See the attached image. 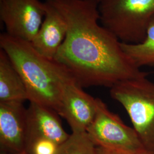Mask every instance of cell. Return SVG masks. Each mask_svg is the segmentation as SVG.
I'll return each mask as SVG.
<instances>
[{"mask_svg":"<svg viewBox=\"0 0 154 154\" xmlns=\"http://www.w3.org/2000/svg\"><path fill=\"white\" fill-rule=\"evenodd\" d=\"M28 100L26 87L4 51L0 50V102Z\"/></svg>","mask_w":154,"mask_h":154,"instance_id":"cell-11","label":"cell"},{"mask_svg":"<svg viewBox=\"0 0 154 154\" xmlns=\"http://www.w3.org/2000/svg\"><path fill=\"white\" fill-rule=\"evenodd\" d=\"M46 14L38 32L30 43L33 49L46 58L54 60L66 38L67 25L64 18L45 0Z\"/></svg>","mask_w":154,"mask_h":154,"instance_id":"cell-9","label":"cell"},{"mask_svg":"<svg viewBox=\"0 0 154 154\" xmlns=\"http://www.w3.org/2000/svg\"><path fill=\"white\" fill-rule=\"evenodd\" d=\"M56 154H97V146L87 132H72L59 145Z\"/></svg>","mask_w":154,"mask_h":154,"instance_id":"cell-13","label":"cell"},{"mask_svg":"<svg viewBox=\"0 0 154 154\" xmlns=\"http://www.w3.org/2000/svg\"><path fill=\"white\" fill-rule=\"evenodd\" d=\"M46 2L40 0H0V18L5 33L31 42L46 14Z\"/></svg>","mask_w":154,"mask_h":154,"instance_id":"cell-6","label":"cell"},{"mask_svg":"<svg viewBox=\"0 0 154 154\" xmlns=\"http://www.w3.org/2000/svg\"><path fill=\"white\" fill-rule=\"evenodd\" d=\"M58 114L49 107L30 102L26 109V140L47 138L59 145L65 142L70 135L64 130Z\"/></svg>","mask_w":154,"mask_h":154,"instance_id":"cell-10","label":"cell"},{"mask_svg":"<svg viewBox=\"0 0 154 154\" xmlns=\"http://www.w3.org/2000/svg\"><path fill=\"white\" fill-rule=\"evenodd\" d=\"M98 11L101 25L121 42L138 44L154 16V0H99Z\"/></svg>","mask_w":154,"mask_h":154,"instance_id":"cell-3","label":"cell"},{"mask_svg":"<svg viewBox=\"0 0 154 154\" xmlns=\"http://www.w3.org/2000/svg\"><path fill=\"white\" fill-rule=\"evenodd\" d=\"M86 132L97 147L123 152L146 150L134 128L126 125L99 98H97L96 114Z\"/></svg>","mask_w":154,"mask_h":154,"instance_id":"cell-5","label":"cell"},{"mask_svg":"<svg viewBox=\"0 0 154 154\" xmlns=\"http://www.w3.org/2000/svg\"><path fill=\"white\" fill-rule=\"evenodd\" d=\"M97 154H154L147 151L146 150L139 151L136 152H123L119 151L111 150L99 147H97Z\"/></svg>","mask_w":154,"mask_h":154,"instance_id":"cell-15","label":"cell"},{"mask_svg":"<svg viewBox=\"0 0 154 154\" xmlns=\"http://www.w3.org/2000/svg\"><path fill=\"white\" fill-rule=\"evenodd\" d=\"M121 47L134 65L139 69L142 66L154 67V16L142 42L138 44L121 42Z\"/></svg>","mask_w":154,"mask_h":154,"instance_id":"cell-12","label":"cell"},{"mask_svg":"<svg viewBox=\"0 0 154 154\" xmlns=\"http://www.w3.org/2000/svg\"><path fill=\"white\" fill-rule=\"evenodd\" d=\"M1 49L8 56L26 87L28 100L57 112L63 85L72 78L60 63L39 54L30 42L3 33Z\"/></svg>","mask_w":154,"mask_h":154,"instance_id":"cell-2","label":"cell"},{"mask_svg":"<svg viewBox=\"0 0 154 154\" xmlns=\"http://www.w3.org/2000/svg\"><path fill=\"white\" fill-rule=\"evenodd\" d=\"M64 18L67 34L54 58L81 87L111 88L147 77L123 51L121 42L100 25L99 0H46Z\"/></svg>","mask_w":154,"mask_h":154,"instance_id":"cell-1","label":"cell"},{"mask_svg":"<svg viewBox=\"0 0 154 154\" xmlns=\"http://www.w3.org/2000/svg\"><path fill=\"white\" fill-rule=\"evenodd\" d=\"M97 110V98L85 93L72 78L66 81L57 113L70 127L72 132H86Z\"/></svg>","mask_w":154,"mask_h":154,"instance_id":"cell-7","label":"cell"},{"mask_svg":"<svg viewBox=\"0 0 154 154\" xmlns=\"http://www.w3.org/2000/svg\"><path fill=\"white\" fill-rule=\"evenodd\" d=\"M58 147V144L47 138H30L25 141V151L28 154H56Z\"/></svg>","mask_w":154,"mask_h":154,"instance_id":"cell-14","label":"cell"},{"mask_svg":"<svg viewBox=\"0 0 154 154\" xmlns=\"http://www.w3.org/2000/svg\"><path fill=\"white\" fill-rule=\"evenodd\" d=\"M110 94L125 109L144 149L154 154V83L146 77L126 80Z\"/></svg>","mask_w":154,"mask_h":154,"instance_id":"cell-4","label":"cell"},{"mask_svg":"<svg viewBox=\"0 0 154 154\" xmlns=\"http://www.w3.org/2000/svg\"><path fill=\"white\" fill-rule=\"evenodd\" d=\"M0 154H28L25 151H23L22 152H20V153H16V154H9V153H2V152H1Z\"/></svg>","mask_w":154,"mask_h":154,"instance_id":"cell-16","label":"cell"},{"mask_svg":"<svg viewBox=\"0 0 154 154\" xmlns=\"http://www.w3.org/2000/svg\"><path fill=\"white\" fill-rule=\"evenodd\" d=\"M23 102H0V150L2 153L25 151L26 109Z\"/></svg>","mask_w":154,"mask_h":154,"instance_id":"cell-8","label":"cell"}]
</instances>
